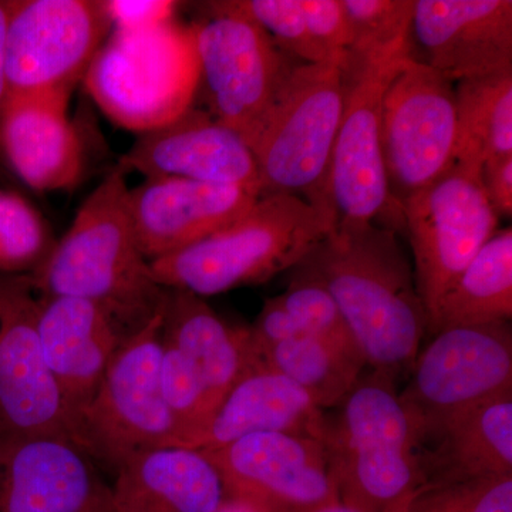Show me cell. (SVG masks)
Returning <instances> with one entry per match:
<instances>
[{
	"label": "cell",
	"instance_id": "2",
	"mask_svg": "<svg viewBox=\"0 0 512 512\" xmlns=\"http://www.w3.org/2000/svg\"><path fill=\"white\" fill-rule=\"evenodd\" d=\"M126 174L116 167L86 198L52 254L30 276L42 296L97 303L127 336L163 306L167 289L140 251L128 205Z\"/></svg>",
	"mask_w": 512,
	"mask_h": 512
},
{
	"label": "cell",
	"instance_id": "3",
	"mask_svg": "<svg viewBox=\"0 0 512 512\" xmlns=\"http://www.w3.org/2000/svg\"><path fill=\"white\" fill-rule=\"evenodd\" d=\"M339 501L360 512H409L424 488L420 429L393 377L363 370L322 433Z\"/></svg>",
	"mask_w": 512,
	"mask_h": 512
},
{
	"label": "cell",
	"instance_id": "20",
	"mask_svg": "<svg viewBox=\"0 0 512 512\" xmlns=\"http://www.w3.org/2000/svg\"><path fill=\"white\" fill-rule=\"evenodd\" d=\"M37 333L79 443L83 414L127 335L97 303L42 295L37 309Z\"/></svg>",
	"mask_w": 512,
	"mask_h": 512
},
{
	"label": "cell",
	"instance_id": "21",
	"mask_svg": "<svg viewBox=\"0 0 512 512\" xmlns=\"http://www.w3.org/2000/svg\"><path fill=\"white\" fill-rule=\"evenodd\" d=\"M72 87L10 94L2 124L0 153L37 192L73 190L86 167L84 144L69 117Z\"/></svg>",
	"mask_w": 512,
	"mask_h": 512
},
{
	"label": "cell",
	"instance_id": "8",
	"mask_svg": "<svg viewBox=\"0 0 512 512\" xmlns=\"http://www.w3.org/2000/svg\"><path fill=\"white\" fill-rule=\"evenodd\" d=\"M410 53L409 40L345 66L346 96L330 163L328 195L338 224H377L404 231L390 195L380 140L384 93Z\"/></svg>",
	"mask_w": 512,
	"mask_h": 512
},
{
	"label": "cell",
	"instance_id": "33",
	"mask_svg": "<svg viewBox=\"0 0 512 512\" xmlns=\"http://www.w3.org/2000/svg\"><path fill=\"white\" fill-rule=\"evenodd\" d=\"M409 512H512V474L423 488Z\"/></svg>",
	"mask_w": 512,
	"mask_h": 512
},
{
	"label": "cell",
	"instance_id": "29",
	"mask_svg": "<svg viewBox=\"0 0 512 512\" xmlns=\"http://www.w3.org/2000/svg\"><path fill=\"white\" fill-rule=\"evenodd\" d=\"M56 242L49 222L26 198L0 190V275H32Z\"/></svg>",
	"mask_w": 512,
	"mask_h": 512
},
{
	"label": "cell",
	"instance_id": "11",
	"mask_svg": "<svg viewBox=\"0 0 512 512\" xmlns=\"http://www.w3.org/2000/svg\"><path fill=\"white\" fill-rule=\"evenodd\" d=\"M210 9L211 18L194 28L208 113L248 144L298 63L227 3Z\"/></svg>",
	"mask_w": 512,
	"mask_h": 512
},
{
	"label": "cell",
	"instance_id": "4",
	"mask_svg": "<svg viewBox=\"0 0 512 512\" xmlns=\"http://www.w3.org/2000/svg\"><path fill=\"white\" fill-rule=\"evenodd\" d=\"M338 225L335 211L289 194L261 195L229 227L150 262L161 288L220 295L293 269Z\"/></svg>",
	"mask_w": 512,
	"mask_h": 512
},
{
	"label": "cell",
	"instance_id": "10",
	"mask_svg": "<svg viewBox=\"0 0 512 512\" xmlns=\"http://www.w3.org/2000/svg\"><path fill=\"white\" fill-rule=\"evenodd\" d=\"M402 210L430 328L444 296L498 231L500 220L485 197L480 173L460 164L413 195Z\"/></svg>",
	"mask_w": 512,
	"mask_h": 512
},
{
	"label": "cell",
	"instance_id": "31",
	"mask_svg": "<svg viewBox=\"0 0 512 512\" xmlns=\"http://www.w3.org/2000/svg\"><path fill=\"white\" fill-rule=\"evenodd\" d=\"M275 298L291 316L299 336L329 340L363 360L335 299L311 274L295 266L288 288Z\"/></svg>",
	"mask_w": 512,
	"mask_h": 512
},
{
	"label": "cell",
	"instance_id": "12",
	"mask_svg": "<svg viewBox=\"0 0 512 512\" xmlns=\"http://www.w3.org/2000/svg\"><path fill=\"white\" fill-rule=\"evenodd\" d=\"M111 29L103 2L10 0L5 33L9 96L74 89Z\"/></svg>",
	"mask_w": 512,
	"mask_h": 512
},
{
	"label": "cell",
	"instance_id": "32",
	"mask_svg": "<svg viewBox=\"0 0 512 512\" xmlns=\"http://www.w3.org/2000/svg\"><path fill=\"white\" fill-rule=\"evenodd\" d=\"M225 3L264 29L293 59L312 64L329 62L313 42L301 0H228Z\"/></svg>",
	"mask_w": 512,
	"mask_h": 512
},
{
	"label": "cell",
	"instance_id": "24",
	"mask_svg": "<svg viewBox=\"0 0 512 512\" xmlns=\"http://www.w3.org/2000/svg\"><path fill=\"white\" fill-rule=\"evenodd\" d=\"M114 476L111 512H215L228 497L218 468L195 448L143 451Z\"/></svg>",
	"mask_w": 512,
	"mask_h": 512
},
{
	"label": "cell",
	"instance_id": "14",
	"mask_svg": "<svg viewBox=\"0 0 512 512\" xmlns=\"http://www.w3.org/2000/svg\"><path fill=\"white\" fill-rule=\"evenodd\" d=\"M39 299L29 275H0V434H56L77 443L40 346Z\"/></svg>",
	"mask_w": 512,
	"mask_h": 512
},
{
	"label": "cell",
	"instance_id": "35",
	"mask_svg": "<svg viewBox=\"0 0 512 512\" xmlns=\"http://www.w3.org/2000/svg\"><path fill=\"white\" fill-rule=\"evenodd\" d=\"M111 30H143L174 20L177 3L170 0H109L103 2Z\"/></svg>",
	"mask_w": 512,
	"mask_h": 512
},
{
	"label": "cell",
	"instance_id": "25",
	"mask_svg": "<svg viewBox=\"0 0 512 512\" xmlns=\"http://www.w3.org/2000/svg\"><path fill=\"white\" fill-rule=\"evenodd\" d=\"M163 338L197 370L210 417L234 384L256 367L249 328L228 325L204 299L190 292L167 289Z\"/></svg>",
	"mask_w": 512,
	"mask_h": 512
},
{
	"label": "cell",
	"instance_id": "6",
	"mask_svg": "<svg viewBox=\"0 0 512 512\" xmlns=\"http://www.w3.org/2000/svg\"><path fill=\"white\" fill-rule=\"evenodd\" d=\"M110 120L143 134L192 106L200 84L194 28L175 20L143 30H111L84 74Z\"/></svg>",
	"mask_w": 512,
	"mask_h": 512
},
{
	"label": "cell",
	"instance_id": "9",
	"mask_svg": "<svg viewBox=\"0 0 512 512\" xmlns=\"http://www.w3.org/2000/svg\"><path fill=\"white\" fill-rule=\"evenodd\" d=\"M380 140L387 187L403 208L456 164L454 83L407 56L384 93Z\"/></svg>",
	"mask_w": 512,
	"mask_h": 512
},
{
	"label": "cell",
	"instance_id": "37",
	"mask_svg": "<svg viewBox=\"0 0 512 512\" xmlns=\"http://www.w3.org/2000/svg\"><path fill=\"white\" fill-rule=\"evenodd\" d=\"M10 0H0V124H2L3 111L9 99L8 80L5 72V33L8 25ZM0 163L2 153H0Z\"/></svg>",
	"mask_w": 512,
	"mask_h": 512
},
{
	"label": "cell",
	"instance_id": "38",
	"mask_svg": "<svg viewBox=\"0 0 512 512\" xmlns=\"http://www.w3.org/2000/svg\"><path fill=\"white\" fill-rule=\"evenodd\" d=\"M215 512H268L262 510L258 505L249 503L247 500H242V498L238 497H227L224 500V503L220 505Z\"/></svg>",
	"mask_w": 512,
	"mask_h": 512
},
{
	"label": "cell",
	"instance_id": "13",
	"mask_svg": "<svg viewBox=\"0 0 512 512\" xmlns=\"http://www.w3.org/2000/svg\"><path fill=\"white\" fill-rule=\"evenodd\" d=\"M399 393L420 426L512 392L511 322L440 330Z\"/></svg>",
	"mask_w": 512,
	"mask_h": 512
},
{
	"label": "cell",
	"instance_id": "18",
	"mask_svg": "<svg viewBox=\"0 0 512 512\" xmlns=\"http://www.w3.org/2000/svg\"><path fill=\"white\" fill-rule=\"evenodd\" d=\"M259 197V192L237 185L146 178L130 188L128 205L138 247L153 262L234 224Z\"/></svg>",
	"mask_w": 512,
	"mask_h": 512
},
{
	"label": "cell",
	"instance_id": "5",
	"mask_svg": "<svg viewBox=\"0 0 512 512\" xmlns=\"http://www.w3.org/2000/svg\"><path fill=\"white\" fill-rule=\"evenodd\" d=\"M345 96L342 64L298 63L293 67L248 143L262 195H295L333 210L329 171Z\"/></svg>",
	"mask_w": 512,
	"mask_h": 512
},
{
	"label": "cell",
	"instance_id": "39",
	"mask_svg": "<svg viewBox=\"0 0 512 512\" xmlns=\"http://www.w3.org/2000/svg\"><path fill=\"white\" fill-rule=\"evenodd\" d=\"M313 512H360L357 510H353V508L348 507V505L340 503L326 505V507L319 508V510Z\"/></svg>",
	"mask_w": 512,
	"mask_h": 512
},
{
	"label": "cell",
	"instance_id": "26",
	"mask_svg": "<svg viewBox=\"0 0 512 512\" xmlns=\"http://www.w3.org/2000/svg\"><path fill=\"white\" fill-rule=\"evenodd\" d=\"M512 229H498L444 296L429 332L511 322Z\"/></svg>",
	"mask_w": 512,
	"mask_h": 512
},
{
	"label": "cell",
	"instance_id": "30",
	"mask_svg": "<svg viewBox=\"0 0 512 512\" xmlns=\"http://www.w3.org/2000/svg\"><path fill=\"white\" fill-rule=\"evenodd\" d=\"M348 19L349 62H360L409 40L416 0H340Z\"/></svg>",
	"mask_w": 512,
	"mask_h": 512
},
{
	"label": "cell",
	"instance_id": "7",
	"mask_svg": "<svg viewBox=\"0 0 512 512\" xmlns=\"http://www.w3.org/2000/svg\"><path fill=\"white\" fill-rule=\"evenodd\" d=\"M163 306L121 343L80 421V446L114 474L128 458L174 447L180 437L161 390Z\"/></svg>",
	"mask_w": 512,
	"mask_h": 512
},
{
	"label": "cell",
	"instance_id": "16",
	"mask_svg": "<svg viewBox=\"0 0 512 512\" xmlns=\"http://www.w3.org/2000/svg\"><path fill=\"white\" fill-rule=\"evenodd\" d=\"M0 512H111L110 487L70 437L0 434Z\"/></svg>",
	"mask_w": 512,
	"mask_h": 512
},
{
	"label": "cell",
	"instance_id": "17",
	"mask_svg": "<svg viewBox=\"0 0 512 512\" xmlns=\"http://www.w3.org/2000/svg\"><path fill=\"white\" fill-rule=\"evenodd\" d=\"M117 168L146 178L237 185L262 195L255 157L244 138L192 106L170 123L138 134Z\"/></svg>",
	"mask_w": 512,
	"mask_h": 512
},
{
	"label": "cell",
	"instance_id": "19",
	"mask_svg": "<svg viewBox=\"0 0 512 512\" xmlns=\"http://www.w3.org/2000/svg\"><path fill=\"white\" fill-rule=\"evenodd\" d=\"M410 32L450 82L512 70L511 0H416Z\"/></svg>",
	"mask_w": 512,
	"mask_h": 512
},
{
	"label": "cell",
	"instance_id": "22",
	"mask_svg": "<svg viewBox=\"0 0 512 512\" xmlns=\"http://www.w3.org/2000/svg\"><path fill=\"white\" fill-rule=\"evenodd\" d=\"M419 429L424 488L512 474V392Z\"/></svg>",
	"mask_w": 512,
	"mask_h": 512
},
{
	"label": "cell",
	"instance_id": "28",
	"mask_svg": "<svg viewBox=\"0 0 512 512\" xmlns=\"http://www.w3.org/2000/svg\"><path fill=\"white\" fill-rule=\"evenodd\" d=\"M255 359L301 387L323 412L335 409L366 369L360 357L316 336L282 340L259 350Z\"/></svg>",
	"mask_w": 512,
	"mask_h": 512
},
{
	"label": "cell",
	"instance_id": "15",
	"mask_svg": "<svg viewBox=\"0 0 512 512\" xmlns=\"http://www.w3.org/2000/svg\"><path fill=\"white\" fill-rule=\"evenodd\" d=\"M220 471L228 497L268 512H313L339 503L326 448L315 437L252 434L202 451Z\"/></svg>",
	"mask_w": 512,
	"mask_h": 512
},
{
	"label": "cell",
	"instance_id": "27",
	"mask_svg": "<svg viewBox=\"0 0 512 512\" xmlns=\"http://www.w3.org/2000/svg\"><path fill=\"white\" fill-rule=\"evenodd\" d=\"M456 164L478 173L490 158L512 156V70L456 86Z\"/></svg>",
	"mask_w": 512,
	"mask_h": 512
},
{
	"label": "cell",
	"instance_id": "23",
	"mask_svg": "<svg viewBox=\"0 0 512 512\" xmlns=\"http://www.w3.org/2000/svg\"><path fill=\"white\" fill-rule=\"evenodd\" d=\"M325 412L301 387L256 366L234 384L204 426L178 447L212 451L252 434L289 433L322 439Z\"/></svg>",
	"mask_w": 512,
	"mask_h": 512
},
{
	"label": "cell",
	"instance_id": "1",
	"mask_svg": "<svg viewBox=\"0 0 512 512\" xmlns=\"http://www.w3.org/2000/svg\"><path fill=\"white\" fill-rule=\"evenodd\" d=\"M296 266L335 299L367 369L409 372L429 322L397 232L338 224Z\"/></svg>",
	"mask_w": 512,
	"mask_h": 512
},
{
	"label": "cell",
	"instance_id": "34",
	"mask_svg": "<svg viewBox=\"0 0 512 512\" xmlns=\"http://www.w3.org/2000/svg\"><path fill=\"white\" fill-rule=\"evenodd\" d=\"M301 6L313 42L328 57L329 62L345 67L352 36L342 2L301 0Z\"/></svg>",
	"mask_w": 512,
	"mask_h": 512
},
{
	"label": "cell",
	"instance_id": "36",
	"mask_svg": "<svg viewBox=\"0 0 512 512\" xmlns=\"http://www.w3.org/2000/svg\"><path fill=\"white\" fill-rule=\"evenodd\" d=\"M485 197L498 220L512 215V156L490 158L480 171Z\"/></svg>",
	"mask_w": 512,
	"mask_h": 512
}]
</instances>
